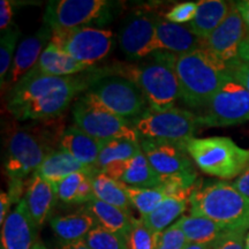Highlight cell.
Masks as SVG:
<instances>
[{
  "instance_id": "obj_44",
  "label": "cell",
  "mask_w": 249,
  "mask_h": 249,
  "mask_svg": "<svg viewBox=\"0 0 249 249\" xmlns=\"http://www.w3.org/2000/svg\"><path fill=\"white\" fill-rule=\"evenodd\" d=\"M238 57L241 61L248 62L249 64V34L245 37V39L242 40V43L240 44Z\"/></svg>"
},
{
  "instance_id": "obj_20",
  "label": "cell",
  "mask_w": 249,
  "mask_h": 249,
  "mask_svg": "<svg viewBox=\"0 0 249 249\" xmlns=\"http://www.w3.org/2000/svg\"><path fill=\"white\" fill-rule=\"evenodd\" d=\"M23 198L26 200L34 223L39 229L48 222L55 203L59 200L57 186L53 182L40 178L37 174H33L28 182Z\"/></svg>"
},
{
  "instance_id": "obj_35",
  "label": "cell",
  "mask_w": 249,
  "mask_h": 249,
  "mask_svg": "<svg viewBox=\"0 0 249 249\" xmlns=\"http://www.w3.org/2000/svg\"><path fill=\"white\" fill-rule=\"evenodd\" d=\"M88 176H90V174L75 172L70 174L58 183H55L59 200L67 204H76L81 186H82L83 181Z\"/></svg>"
},
{
  "instance_id": "obj_34",
  "label": "cell",
  "mask_w": 249,
  "mask_h": 249,
  "mask_svg": "<svg viewBox=\"0 0 249 249\" xmlns=\"http://www.w3.org/2000/svg\"><path fill=\"white\" fill-rule=\"evenodd\" d=\"M157 236L145 225L142 218H133L132 230H130L127 244L129 249H155L157 245Z\"/></svg>"
},
{
  "instance_id": "obj_24",
  "label": "cell",
  "mask_w": 249,
  "mask_h": 249,
  "mask_svg": "<svg viewBox=\"0 0 249 249\" xmlns=\"http://www.w3.org/2000/svg\"><path fill=\"white\" fill-rule=\"evenodd\" d=\"M191 195V192H176L167 194L157 208L147 217L142 218V220L155 234H160L172 226L176 220L178 222L180 219L187 209Z\"/></svg>"
},
{
  "instance_id": "obj_1",
  "label": "cell",
  "mask_w": 249,
  "mask_h": 249,
  "mask_svg": "<svg viewBox=\"0 0 249 249\" xmlns=\"http://www.w3.org/2000/svg\"><path fill=\"white\" fill-rule=\"evenodd\" d=\"M96 77L27 74L7 95V108L18 120H43L62 113L73 99L88 90Z\"/></svg>"
},
{
  "instance_id": "obj_22",
  "label": "cell",
  "mask_w": 249,
  "mask_h": 249,
  "mask_svg": "<svg viewBox=\"0 0 249 249\" xmlns=\"http://www.w3.org/2000/svg\"><path fill=\"white\" fill-rule=\"evenodd\" d=\"M102 145V141L90 136L75 124L67 127L60 136L61 150L68 152L80 163L95 169H97Z\"/></svg>"
},
{
  "instance_id": "obj_30",
  "label": "cell",
  "mask_w": 249,
  "mask_h": 249,
  "mask_svg": "<svg viewBox=\"0 0 249 249\" xmlns=\"http://www.w3.org/2000/svg\"><path fill=\"white\" fill-rule=\"evenodd\" d=\"M141 151L140 141L136 142L127 139L105 141L103 142L101 154H99L97 169L98 171H102L112 164L128 160Z\"/></svg>"
},
{
  "instance_id": "obj_41",
  "label": "cell",
  "mask_w": 249,
  "mask_h": 249,
  "mask_svg": "<svg viewBox=\"0 0 249 249\" xmlns=\"http://www.w3.org/2000/svg\"><path fill=\"white\" fill-rule=\"evenodd\" d=\"M13 204L12 198L9 197L7 192H1L0 194V224H4L5 219L9 214V209H11V205Z\"/></svg>"
},
{
  "instance_id": "obj_27",
  "label": "cell",
  "mask_w": 249,
  "mask_h": 249,
  "mask_svg": "<svg viewBox=\"0 0 249 249\" xmlns=\"http://www.w3.org/2000/svg\"><path fill=\"white\" fill-rule=\"evenodd\" d=\"M231 6L232 2L223 0H201L197 2V12L194 20L188 26L195 35L205 40L225 20Z\"/></svg>"
},
{
  "instance_id": "obj_36",
  "label": "cell",
  "mask_w": 249,
  "mask_h": 249,
  "mask_svg": "<svg viewBox=\"0 0 249 249\" xmlns=\"http://www.w3.org/2000/svg\"><path fill=\"white\" fill-rule=\"evenodd\" d=\"M188 244L180 227L174 223L172 226L160 233L155 249H183Z\"/></svg>"
},
{
  "instance_id": "obj_18",
  "label": "cell",
  "mask_w": 249,
  "mask_h": 249,
  "mask_svg": "<svg viewBox=\"0 0 249 249\" xmlns=\"http://www.w3.org/2000/svg\"><path fill=\"white\" fill-rule=\"evenodd\" d=\"M202 48H205V40L195 35L189 26L171 23L160 18L156 29L154 53L161 51L180 55Z\"/></svg>"
},
{
  "instance_id": "obj_13",
  "label": "cell",
  "mask_w": 249,
  "mask_h": 249,
  "mask_svg": "<svg viewBox=\"0 0 249 249\" xmlns=\"http://www.w3.org/2000/svg\"><path fill=\"white\" fill-rule=\"evenodd\" d=\"M160 18L144 9L133 12L119 31L121 51L130 59H141L154 53L156 29Z\"/></svg>"
},
{
  "instance_id": "obj_9",
  "label": "cell",
  "mask_w": 249,
  "mask_h": 249,
  "mask_svg": "<svg viewBox=\"0 0 249 249\" xmlns=\"http://www.w3.org/2000/svg\"><path fill=\"white\" fill-rule=\"evenodd\" d=\"M87 92L103 107L124 119H135L145 110L147 101L141 89L120 75L96 77Z\"/></svg>"
},
{
  "instance_id": "obj_47",
  "label": "cell",
  "mask_w": 249,
  "mask_h": 249,
  "mask_svg": "<svg viewBox=\"0 0 249 249\" xmlns=\"http://www.w3.org/2000/svg\"><path fill=\"white\" fill-rule=\"evenodd\" d=\"M33 249H49V248L46 247V246L43 244V242L37 241L36 244H35V246H34V247H33Z\"/></svg>"
},
{
  "instance_id": "obj_38",
  "label": "cell",
  "mask_w": 249,
  "mask_h": 249,
  "mask_svg": "<svg viewBox=\"0 0 249 249\" xmlns=\"http://www.w3.org/2000/svg\"><path fill=\"white\" fill-rule=\"evenodd\" d=\"M248 231H233L220 239L210 249H246V234Z\"/></svg>"
},
{
  "instance_id": "obj_21",
  "label": "cell",
  "mask_w": 249,
  "mask_h": 249,
  "mask_svg": "<svg viewBox=\"0 0 249 249\" xmlns=\"http://www.w3.org/2000/svg\"><path fill=\"white\" fill-rule=\"evenodd\" d=\"M93 66L83 64L65 53L62 50L50 42L36 66L31 70L30 75L48 76H71L86 71H90Z\"/></svg>"
},
{
  "instance_id": "obj_45",
  "label": "cell",
  "mask_w": 249,
  "mask_h": 249,
  "mask_svg": "<svg viewBox=\"0 0 249 249\" xmlns=\"http://www.w3.org/2000/svg\"><path fill=\"white\" fill-rule=\"evenodd\" d=\"M59 249H91L85 240L74 242H60Z\"/></svg>"
},
{
  "instance_id": "obj_23",
  "label": "cell",
  "mask_w": 249,
  "mask_h": 249,
  "mask_svg": "<svg viewBox=\"0 0 249 249\" xmlns=\"http://www.w3.org/2000/svg\"><path fill=\"white\" fill-rule=\"evenodd\" d=\"M50 225L60 242H74L85 240L98 223L88 209L82 208L71 213L52 217Z\"/></svg>"
},
{
  "instance_id": "obj_11",
  "label": "cell",
  "mask_w": 249,
  "mask_h": 249,
  "mask_svg": "<svg viewBox=\"0 0 249 249\" xmlns=\"http://www.w3.org/2000/svg\"><path fill=\"white\" fill-rule=\"evenodd\" d=\"M51 43L75 60L93 66L110 54L113 48V33L95 27L58 29L53 30Z\"/></svg>"
},
{
  "instance_id": "obj_37",
  "label": "cell",
  "mask_w": 249,
  "mask_h": 249,
  "mask_svg": "<svg viewBox=\"0 0 249 249\" xmlns=\"http://www.w3.org/2000/svg\"><path fill=\"white\" fill-rule=\"evenodd\" d=\"M197 12V2L187 1L176 5L171 11L165 15L166 21L176 24H189L194 20Z\"/></svg>"
},
{
  "instance_id": "obj_40",
  "label": "cell",
  "mask_w": 249,
  "mask_h": 249,
  "mask_svg": "<svg viewBox=\"0 0 249 249\" xmlns=\"http://www.w3.org/2000/svg\"><path fill=\"white\" fill-rule=\"evenodd\" d=\"M14 4L9 0H1L0 1V29L2 33L12 26V18H13Z\"/></svg>"
},
{
  "instance_id": "obj_16",
  "label": "cell",
  "mask_w": 249,
  "mask_h": 249,
  "mask_svg": "<svg viewBox=\"0 0 249 249\" xmlns=\"http://www.w3.org/2000/svg\"><path fill=\"white\" fill-rule=\"evenodd\" d=\"M37 230L22 198L1 225L0 249H33L37 242Z\"/></svg>"
},
{
  "instance_id": "obj_43",
  "label": "cell",
  "mask_w": 249,
  "mask_h": 249,
  "mask_svg": "<svg viewBox=\"0 0 249 249\" xmlns=\"http://www.w3.org/2000/svg\"><path fill=\"white\" fill-rule=\"evenodd\" d=\"M238 11L240 12L242 20L249 30V0H242V1H235L234 2Z\"/></svg>"
},
{
  "instance_id": "obj_7",
  "label": "cell",
  "mask_w": 249,
  "mask_h": 249,
  "mask_svg": "<svg viewBox=\"0 0 249 249\" xmlns=\"http://www.w3.org/2000/svg\"><path fill=\"white\" fill-rule=\"evenodd\" d=\"M74 124L92 138L105 142L110 140L127 139L140 141L133 123L107 111L85 92L71 108Z\"/></svg>"
},
{
  "instance_id": "obj_12",
  "label": "cell",
  "mask_w": 249,
  "mask_h": 249,
  "mask_svg": "<svg viewBox=\"0 0 249 249\" xmlns=\"http://www.w3.org/2000/svg\"><path fill=\"white\" fill-rule=\"evenodd\" d=\"M49 152L36 135L27 130H17L8 141L5 160L9 181H23L34 174Z\"/></svg>"
},
{
  "instance_id": "obj_15",
  "label": "cell",
  "mask_w": 249,
  "mask_h": 249,
  "mask_svg": "<svg viewBox=\"0 0 249 249\" xmlns=\"http://www.w3.org/2000/svg\"><path fill=\"white\" fill-rule=\"evenodd\" d=\"M247 27L240 12L232 2L230 13L213 33L205 39V48L226 64L239 59V48L247 36Z\"/></svg>"
},
{
  "instance_id": "obj_32",
  "label": "cell",
  "mask_w": 249,
  "mask_h": 249,
  "mask_svg": "<svg viewBox=\"0 0 249 249\" xmlns=\"http://www.w3.org/2000/svg\"><path fill=\"white\" fill-rule=\"evenodd\" d=\"M18 37H20V30L15 24H12L7 30L4 31L0 39V83L1 88L6 85V80L11 71L12 64L15 53Z\"/></svg>"
},
{
  "instance_id": "obj_8",
  "label": "cell",
  "mask_w": 249,
  "mask_h": 249,
  "mask_svg": "<svg viewBox=\"0 0 249 249\" xmlns=\"http://www.w3.org/2000/svg\"><path fill=\"white\" fill-rule=\"evenodd\" d=\"M112 8L107 0H54L46 6L44 23L52 30L101 28L112 20Z\"/></svg>"
},
{
  "instance_id": "obj_29",
  "label": "cell",
  "mask_w": 249,
  "mask_h": 249,
  "mask_svg": "<svg viewBox=\"0 0 249 249\" xmlns=\"http://www.w3.org/2000/svg\"><path fill=\"white\" fill-rule=\"evenodd\" d=\"M92 189L95 198L97 200L124 211H130L132 203L126 192V185L119 180L112 178L104 172H97L92 176Z\"/></svg>"
},
{
  "instance_id": "obj_26",
  "label": "cell",
  "mask_w": 249,
  "mask_h": 249,
  "mask_svg": "<svg viewBox=\"0 0 249 249\" xmlns=\"http://www.w3.org/2000/svg\"><path fill=\"white\" fill-rule=\"evenodd\" d=\"M176 223L183 232L188 244L207 245L210 247L224 236L235 231V230L220 225L209 218L193 216V214L182 216Z\"/></svg>"
},
{
  "instance_id": "obj_48",
  "label": "cell",
  "mask_w": 249,
  "mask_h": 249,
  "mask_svg": "<svg viewBox=\"0 0 249 249\" xmlns=\"http://www.w3.org/2000/svg\"><path fill=\"white\" fill-rule=\"evenodd\" d=\"M246 249H249V231L246 234Z\"/></svg>"
},
{
  "instance_id": "obj_10",
  "label": "cell",
  "mask_w": 249,
  "mask_h": 249,
  "mask_svg": "<svg viewBox=\"0 0 249 249\" xmlns=\"http://www.w3.org/2000/svg\"><path fill=\"white\" fill-rule=\"evenodd\" d=\"M198 126L229 127L249 121V92L231 76L197 114Z\"/></svg>"
},
{
  "instance_id": "obj_19",
  "label": "cell",
  "mask_w": 249,
  "mask_h": 249,
  "mask_svg": "<svg viewBox=\"0 0 249 249\" xmlns=\"http://www.w3.org/2000/svg\"><path fill=\"white\" fill-rule=\"evenodd\" d=\"M99 172L107 173L126 186L154 188L161 185V177L149 163L143 151L128 160L112 164Z\"/></svg>"
},
{
  "instance_id": "obj_4",
  "label": "cell",
  "mask_w": 249,
  "mask_h": 249,
  "mask_svg": "<svg viewBox=\"0 0 249 249\" xmlns=\"http://www.w3.org/2000/svg\"><path fill=\"white\" fill-rule=\"evenodd\" d=\"M152 59L140 65H129L117 70L116 75L132 80L141 89L149 108L164 111L174 107L181 91L176 71V54L155 52Z\"/></svg>"
},
{
  "instance_id": "obj_6",
  "label": "cell",
  "mask_w": 249,
  "mask_h": 249,
  "mask_svg": "<svg viewBox=\"0 0 249 249\" xmlns=\"http://www.w3.org/2000/svg\"><path fill=\"white\" fill-rule=\"evenodd\" d=\"M132 123L140 138L160 140L183 147L189 140L194 139L200 127L197 114L176 107L164 111L145 108Z\"/></svg>"
},
{
  "instance_id": "obj_33",
  "label": "cell",
  "mask_w": 249,
  "mask_h": 249,
  "mask_svg": "<svg viewBox=\"0 0 249 249\" xmlns=\"http://www.w3.org/2000/svg\"><path fill=\"white\" fill-rule=\"evenodd\" d=\"M85 241L91 249H129L126 239L99 225L86 236Z\"/></svg>"
},
{
  "instance_id": "obj_17",
  "label": "cell",
  "mask_w": 249,
  "mask_h": 249,
  "mask_svg": "<svg viewBox=\"0 0 249 249\" xmlns=\"http://www.w3.org/2000/svg\"><path fill=\"white\" fill-rule=\"evenodd\" d=\"M52 34V28L44 23L34 35L26 37L18 44L5 86H15L36 66L40 55L51 42Z\"/></svg>"
},
{
  "instance_id": "obj_5",
  "label": "cell",
  "mask_w": 249,
  "mask_h": 249,
  "mask_svg": "<svg viewBox=\"0 0 249 249\" xmlns=\"http://www.w3.org/2000/svg\"><path fill=\"white\" fill-rule=\"evenodd\" d=\"M186 150L202 172L223 180L236 179L249 170V149L226 136L192 139Z\"/></svg>"
},
{
  "instance_id": "obj_39",
  "label": "cell",
  "mask_w": 249,
  "mask_h": 249,
  "mask_svg": "<svg viewBox=\"0 0 249 249\" xmlns=\"http://www.w3.org/2000/svg\"><path fill=\"white\" fill-rule=\"evenodd\" d=\"M230 74L233 79L238 81L241 86H244L249 92V64L241 61L240 59H236L229 62Z\"/></svg>"
},
{
  "instance_id": "obj_42",
  "label": "cell",
  "mask_w": 249,
  "mask_h": 249,
  "mask_svg": "<svg viewBox=\"0 0 249 249\" xmlns=\"http://www.w3.org/2000/svg\"><path fill=\"white\" fill-rule=\"evenodd\" d=\"M233 185L235 186V188L242 195H245L246 197L249 198V170L246 171L245 173H242L240 177H238L235 179V181L233 182Z\"/></svg>"
},
{
  "instance_id": "obj_25",
  "label": "cell",
  "mask_w": 249,
  "mask_h": 249,
  "mask_svg": "<svg viewBox=\"0 0 249 249\" xmlns=\"http://www.w3.org/2000/svg\"><path fill=\"white\" fill-rule=\"evenodd\" d=\"M75 172H83L90 176H95L99 171L95 167L87 166L80 163L73 156L60 149L57 151H50L34 174H37L40 178L48 180L50 182L58 183L70 174Z\"/></svg>"
},
{
  "instance_id": "obj_14",
  "label": "cell",
  "mask_w": 249,
  "mask_h": 249,
  "mask_svg": "<svg viewBox=\"0 0 249 249\" xmlns=\"http://www.w3.org/2000/svg\"><path fill=\"white\" fill-rule=\"evenodd\" d=\"M143 154L161 178L195 172L186 147L160 140L140 138Z\"/></svg>"
},
{
  "instance_id": "obj_31",
  "label": "cell",
  "mask_w": 249,
  "mask_h": 249,
  "mask_svg": "<svg viewBox=\"0 0 249 249\" xmlns=\"http://www.w3.org/2000/svg\"><path fill=\"white\" fill-rule=\"evenodd\" d=\"M130 203L139 211L141 218L147 217L154 211L157 205L169 194L164 185L154 188H139V187L126 186Z\"/></svg>"
},
{
  "instance_id": "obj_46",
  "label": "cell",
  "mask_w": 249,
  "mask_h": 249,
  "mask_svg": "<svg viewBox=\"0 0 249 249\" xmlns=\"http://www.w3.org/2000/svg\"><path fill=\"white\" fill-rule=\"evenodd\" d=\"M183 249H210V246L198 245V244H187Z\"/></svg>"
},
{
  "instance_id": "obj_2",
  "label": "cell",
  "mask_w": 249,
  "mask_h": 249,
  "mask_svg": "<svg viewBox=\"0 0 249 249\" xmlns=\"http://www.w3.org/2000/svg\"><path fill=\"white\" fill-rule=\"evenodd\" d=\"M181 99L193 108H204L227 79L229 65L207 48L176 57Z\"/></svg>"
},
{
  "instance_id": "obj_28",
  "label": "cell",
  "mask_w": 249,
  "mask_h": 249,
  "mask_svg": "<svg viewBox=\"0 0 249 249\" xmlns=\"http://www.w3.org/2000/svg\"><path fill=\"white\" fill-rule=\"evenodd\" d=\"M85 208L96 218L99 226L104 227L107 231L117 233L127 240L132 230L134 218L130 214V211H124L97 198H92L89 203L86 204Z\"/></svg>"
},
{
  "instance_id": "obj_3",
  "label": "cell",
  "mask_w": 249,
  "mask_h": 249,
  "mask_svg": "<svg viewBox=\"0 0 249 249\" xmlns=\"http://www.w3.org/2000/svg\"><path fill=\"white\" fill-rule=\"evenodd\" d=\"M193 216L209 218L235 231L249 230V198L233 182L197 180L189 198Z\"/></svg>"
}]
</instances>
